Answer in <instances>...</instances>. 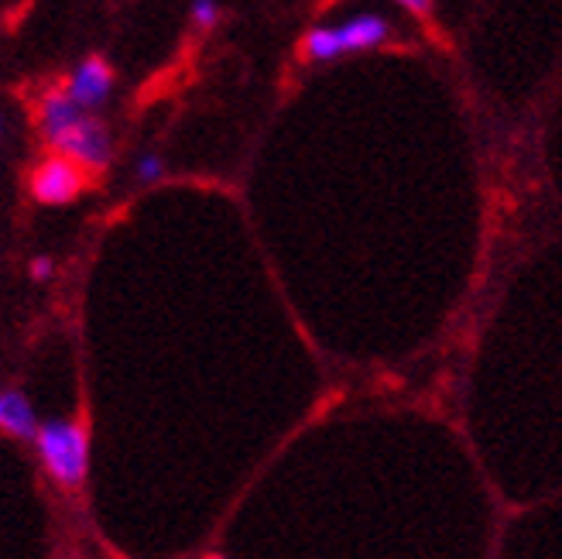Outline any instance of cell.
<instances>
[{"label":"cell","instance_id":"30bf717a","mask_svg":"<svg viewBox=\"0 0 562 559\" xmlns=\"http://www.w3.org/2000/svg\"><path fill=\"white\" fill-rule=\"evenodd\" d=\"M402 8H408L412 14H429L432 11V0H398Z\"/></svg>","mask_w":562,"mask_h":559},{"label":"cell","instance_id":"52a82bcc","mask_svg":"<svg viewBox=\"0 0 562 559\" xmlns=\"http://www.w3.org/2000/svg\"><path fill=\"white\" fill-rule=\"evenodd\" d=\"M137 179L140 182H155V179H161V158L158 155H145L137 161Z\"/></svg>","mask_w":562,"mask_h":559},{"label":"cell","instance_id":"9c48e42d","mask_svg":"<svg viewBox=\"0 0 562 559\" xmlns=\"http://www.w3.org/2000/svg\"><path fill=\"white\" fill-rule=\"evenodd\" d=\"M52 271H55L52 258H35V261H32V278H35V282H48Z\"/></svg>","mask_w":562,"mask_h":559},{"label":"cell","instance_id":"ba28073f","mask_svg":"<svg viewBox=\"0 0 562 559\" xmlns=\"http://www.w3.org/2000/svg\"><path fill=\"white\" fill-rule=\"evenodd\" d=\"M216 4H213V0H195V4H192V21L195 24H203V27H210L213 21H216Z\"/></svg>","mask_w":562,"mask_h":559},{"label":"cell","instance_id":"8992f818","mask_svg":"<svg viewBox=\"0 0 562 559\" xmlns=\"http://www.w3.org/2000/svg\"><path fill=\"white\" fill-rule=\"evenodd\" d=\"M0 433L14 439H32L38 436V415L21 391H0Z\"/></svg>","mask_w":562,"mask_h":559},{"label":"cell","instance_id":"7a4b0ae2","mask_svg":"<svg viewBox=\"0 0 562 559\" xmlns=\"http://www.w3.org/2000/svg\"><path fill=\"white\" fill-rule=\"evenodd\" d=\"M38 457L63 488H79L90 470V436L72 418H52L38 426Z\"/></svg>","mask_w":562,"mask_h":559},{"label":"cell","instance_id":"8fae6325","mask_svg":"<svg viewBox=\"0 0 562 559\" xmlns=\"http://www.w3.org/2000/svg\"><path fill=\"white\" fill-rule=\"evenodd\" d=\"M206 559H223V556H216V552H213V556H206Z\"/></svg>","mask_w":562,"mask_h":559},{"label":"cell","instance_id":"277c9868","mask_svg":"<svg viewBox=\"0 0 562 559\" xmlns=\"http://www.w3.org/2000/svg\"><path fill=\"white\" fill-rule=\"evenodd\" d=\"M87 186V172L79 169L76 161L63 158V155H52L45 158L35 176H32V192L35 200L45 203V206H63V203H72L76 195Z\"/></svg>","mask_w":562,"mask_h":559},{"label":"cell","instance_id":"6da1fadb","mask_svg":"<svg viewBox=\"0 0 562 559\" xmlns=\"http://www.w3.org/2000/svg\"><path fill=\"white\" fill-rule=\"evenodd\" d=\"M42 131L48 145L63 158L76 161L82 172H100L110 161V137L100 121H93L87 110L76 107L69 93L55 90L42 100Z\"/></svg>","mask_w":562,"mask_h":559},{"label":"cell","instance_id":"3957f363","mask_svg":"<svg viewBox=\"0 0 562 559\" xmlns=\"http://www.w3.org/2000/svg\"><path fill=\"white\" fill-rule=\"evenodd\" d=\"M387 35H391V24L381 14H357L344 24L313 27L302 42V52H305V59H313V63H329V59H340L347 52L374 48L387 42Z\"/></svg>","mask_w":562,"mask_h":559},{"label":"cell","instance_id":"5b68a950","mask_svg":"<svg viewBox=\"0 0 562 559\" xmlns=\"http://www.w3.org/2000/svg\"><path fill=\"white\" fill-rule=\"evenodd\" d=\"M110 87H114V72H110V66L103 59H87L76 69V76H72L66 93L72 97L76 107H82L90 114L93 107H100L106 100Z\"/></svg>","mask_w":562,"mask_h":559}]
</instances>
